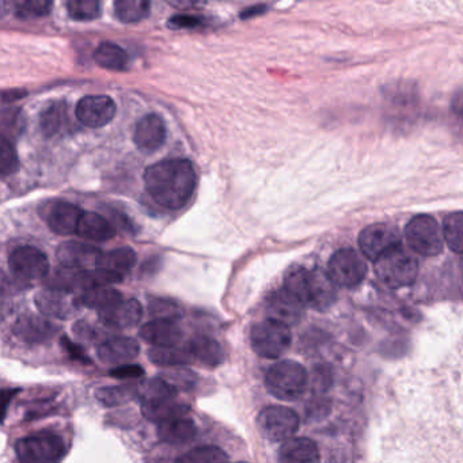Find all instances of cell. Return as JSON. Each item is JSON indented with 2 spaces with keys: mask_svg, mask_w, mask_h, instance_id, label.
Here are the masks:
<instances>
[{
  "mask_svg": "<svg viewBox=\"0 0 463 463\" xmlns=\"http://www.w3.org/2000/svg\"><path fill=\"white\" fill-rule=\"evenodd\" d=\"M197 177L194 165L186 159H169L147 167L146 189L154 202L169 210H180L191 200Z\"/></svg>",
  "mask_w": 463,
  "mask_h": 463,
  "instance_id": "obj_1",
  "label": "cell"
},
{
  "mask_svg": "<svg viewBox=\"0 0 463 463\" xmlns=\"http://www.w3.org/2000/svg\"><path fill=\"white\" fill-rule=\"evenodd\" d=\"M284 291L291 295L298 303L314 310H327L335 303V286L326 272L321 269L295 268L287 273Z\"/></svg>",
  "mask_w": 463,
  "mask_h": 463,
  "instance_id": "obj_2",
  "label": "cell"
},
{
  "mask_svg": "<svg viewBox=\"0 0 463 463\" xmlns=\"http://www.w3.org/2000/svg\"><path fill=\"white\" fill-rule=\"evenodd\" d=\"M375 273L379 280L392 289L411 286L419 273V264L414 256L395 246L392 250L382 254L375 261Z\"/></svg>",
  "mask_w": 463,
  "mask_h": 463,
  "instance_id": "obj_3",
  "label": "cell"
},
{
  "mask_svg": "<svg viewBox=\"0 0 463 463\" xmlns=\"http://www.w3.org/2000/svg\"><path fill=\"white\" fill-rule=\"evenodd\" d=\"M268 392L279 400L294 401L305 392L308 383L306 368L294 360L276 363L265 378Z\"/></svg>",
  "mask_w": 463,
  "mask_h": 463,
  "instance_id": "obj_4",
  "label": "cell"
},
{
  "mask_svg": "<svg viewBox=\"0 0 463 463\" xmlns=\"http://www.w3.org/2000/svg\"><path fill=\"white\" fill-rule=\"evenodd\" d=\"M63 439L52 432L26 436L15 443L21 463H59L66 455Z\"/></svg>",
  "mask_w": 463,
  "mask_h": 463,
  "instance_id": "obj_5",
  "label": "cell"
},
{
  "mask_svg": "<svg viewBox=\"0 0 463 463\" xmlns=\"http://www.w3.org/2000/svg\"><path fill=\"white\" fill-rule=\"evenodd\" d=\"M292 343L289 327L268 318L251 327L250 344L253 351L264 359H279Z\"/></svg>",
  "mask_w": 463,
  "mask_h": 463,
  "instance_id": "obj_6",
  "label": "cell"
},
{
  "mask_svg": "<svg viewBox=\"0 0 463 463\" xmlns=\"http://www.w3.org/2000/svg\"><path fill=\"white\" fill-rule=\"evenodd\" d=\"M405 234L409 246L421 256H438L443 250L441 229L432 216H414L406 226Z\"/></svg>",
  "mask_w": 463,
  "mask_h": 463,
  "instance_id": "obj_7",
  "label": "cell"
},
{
  "mask_svg": "<svg viewBox=\"0 0 463 463\" xmlns=\"http://www.w3.org/2000/svg\"><path fill=\"white\" fill-rule=\"evenodd\" d=\"M299 424L297 411L286 406H269L257 417L260 432L270 441L288 440L298 432Z\"/></svg>",
  "mask_w": 463,
  "mask_h": 463,
  "instance_id": "obj_8",
  "label": "cell"
},
{
  "mask_svg": "<svg viewBox=\"0 0 463 463\" xmlns=\"http://www.w3.org/2000/svg\"><path fill=\"white\" fill-rule=\"evenodd\" d=\"M367 265L354 249H341L329 261L327 276L335 286L354 288L364 280Z\"/></svg>",
  "mask_w": 463,
  "mask_h": 463,
  "instance_id": "obj_9",
  "label": "cell"
},
{
  "mask_svg": "<svg viewBox=\"0 0 463 463\" xmlns=\"http://www.w3.org/2000/svg\"><path fill=\"white\" fill-rule=\"evenodd\" d=\"M401 245L400 232L387 223H375L363 230L359 235V246L368 260L376 261L382 254Z\"/></svg>",
  "mask_w": 463,
  "mask_h": 463,
  "instance_id": "obj_10",
  "label": "cell"
},
{
  "mask_svg": "<svg viewBox=\"0 0 463 463\" xmlns=\"http://www.w3.org/2000/svg\"><path fill=\"white\" fill-rule=\"evenodd\" d=\"M10 268L15 275L28 280L45 278L50 273L48 257L33 246L15 249L9 259Z\"/></svg>",
  "mask_w": 463,
  "mask_h": 463,
  "instance_id": "obj_11",
  "label": "cell"
},
{
  "mask_svg": "<svg viewBox=\"0 0 463 463\" xmlns=\"http://www.w3.org/2000/svg\"><path fill=\"white\" fill-rule=\"evenodd\" d=\"M118 107L108 96L83 97L77 107V118L88 128H102L115 118Z\"/></svg>",
  "mask_w": 463,
  "mask_h": 463,
  "instance_id": "obj_12",
  "label": "cell"
},
{
  "mask_svg": "<svg viewBox=\"0 0 463 463\" xmlns=\"http://www.w3.org/2000/svg\"><path fill=\"white\" fill-rule=\"evenodd\" d=\"M142 305L137 299H123L112 307L99 311V321L109 329L124 330L137 326L142 319Z\"/></svg>",
  "mask_w": 463,
  "mask_h": 463,
  "instance_id": "obj_13",
  "label": "cell"
},
{
  "mask_svg": "<svg viewBox=\"0 0 463 463\" xmlns=\"http://www.w3.org/2000/svg\"><path fill=\"white\" fill-rule=\"evenodd\" d=\"M56 326L42 317L26 314L21 316L13 326L15 337L26 344H44L52 340L56 335Z\"/></svg>",
  "mask_w": 463,
  "mask_h": 463,
  "instance_id": "obj_14",
  "label": "cell"
},
{
  "mask_svg": "<svg viewBox=\"0 0 463 463\" xmlns=\"http://www.w3.org/2000/svg\"><path fill=\"white\" fill-rule=\"evenodd\" d=\"M135 145L140 151L154 153L165 145L166 126L158 115H147L137 123L134 134Z\"/></svg>",
  "mask_w": 463,
  "mask_h": 463,
  "instance_id": "obj_15",
  "label": "cell"
},
{
  "mask_svg": "<svg viewBox=\"0 0 463 463\" xmlns=\"http://www.w3.org/2000/svg\"><path fill=\"white\" fill-rule=\"evenodd\" d=\"M101 253L96 246L71 241L59 246L58 260L63 268L88 270L89 267H96L97 260Z\"/></svg>",
  "mask_w": 463,
  "mask_h": 463,
  "instance_id": "obj_16",
  "label": "cell"
},
{
  "mask_svg": "<svg viewBox=\"0 0 463 463\" xmlns=\"http://www.w3.org/2000/svg\"><path fill=\"white\" fill-rule=\"evenodd\" d=\"M140 346L137 340L129 337H115L99 345V359L104 364L124 365L137 359Z\"/></svg>",
  "mask_w": 463,
  "mask_h": 463,
  "instance_id": "obj_17",
  "label": "cell"
},
{
  "mask_svg": "<svg viewBox=\"0 0 463 463\" xmlns=\"http://www.w3.org/2000/svg\"><path fill=\"white\" fill-rule=\"evenodd\" d=\"M83 211L78 205L67 202H58L53 204L48 213L47 222L56 234L67 235L77 234L78 223Z\"/></svg>",
  "mask_w": 463,
  "mask_h": 463,
  "instance_id": "obj_18",
  "label": "cell"
},
{
  "mask_svg": "<svg viewBox=\"0 0 463 463\" xmlns=\"http://www.w3.org/2000/svg\"><path fill=\"white\" fill-rule=\"evenodd\" d=\"M268 316L273 321L291 326L297 325L303 317V306L298 303L284 289L275 292L268 300Z\"/></svg>",
  "mask_w": 463,
  "mask_h": 463,
  "instance_id": "obj_19",
  "label": "cell"
},
{
  "mask_svg": "<svg viewBox=\"0 0 463 463\" xmlns=\"http://www.w3.org/2000/svg\"><path fill=\"white\" fill-rule=\"evenodd\" d=\"M135 264H137V253L134 249L124 246V248L99 254L96 262V269L124 280V276L129 273Z\"/></svg>",
  "mask_w": 463,
  "mask_h": 463,
  "instance_id": "obj_20",
  "label": "cell"
},
{
  "mask_svg": "<svg viewBox=\"0 0 463 463\" xmlns=\"http://www.w3.org/2000/svg\"><path fill=\"white\" fill-rule=\"evenodd\" d=\"M140 337L154 346H177L183 338V330L175 321L154 319L140 329Z\"/></svg>",
  "mask_w": 463,
  "mask_h": 463,
  "instance_id": "obj_21",
  "label": "cell"
},
{
  "mask_svg": "<svg viewBox=\"0 0 463 463\" xmlns=\"http://www.w3.org/2000/svg\"><path fill=\"white\" fill-rule=\"evenodd\" d=\"M319 449L308 438H291L279 451V463H318Z\"/></svg>",
  "mask_w": 463,
  "mask_h": 463,
  "instance_id": "obj_22",
  "label": "cell"
},
{
  "mask_svg": "<svg viewBox=\"0 0 463 463\" xmlns=\"http://www.w3.org/2000/svg\"><path fill=\"white\" fill-rule=\"evenodd\" d=\"M186 351L192 362H197L204 367L216 368L224 362V352L221 344L207 335H199L189 341Z\"/></svg>",
  "mask_w": 463,
  "mask_h": 463,
  "instance_id": "obj_23",
  "label": "cell"
},
{
  "mask_svg": "<svg viewBox=\"0 0 463 463\" xmlns=\"http://www.w3.org/2000/svg\"><path fill=\"white\" fill-rule=\"evenodd\" d=\"M77 234L91 242H107L115 237L116 229L99 213H83L78 223Z\"/></svg>",
  "mask_w": 463,
  "mask_h": 463,
  "instance_id": "obj_24",
  "label": "cell"
},
{
  "mask_svg": "<svg viewBox=\"0 0 463 463\" xmlns=\"http://www.w3.org/2000/svg\"><path fill=\"white\" fill-rule=\"evenodd\" d=\"M36 305L44 316L64 319L71 316L72 308L77 303L75 300H69L67 292L47 288L37 294Z\"/></svg>",
  "mask_w": 463,
  "mask_h": 463,
  "instance_id": "obj_25",
  "label": "cell"
},
{
  "mask_svg": "<svg viewBox=\"0 0 463 463\" xmlns=\"http://www.w3.org/2000/svg\"><path fill=\"white\" fill-rule=\"evenodd\" d=\"M196 430V425L192 420L181 417V419L170 420L159 424L158 436L165 443L181 444L194 439Z\"/></svg>",
  "mask_w": 463,
  "mask_h": 463,
  "instance_id": "obj_26",
  "label": "cell"
},
{
  "mask_svg": "<svg viewBox=\"0 0 463 463\" xmlns=\"http://www.w3.org/2000/svg\"><path fill=\"white\" fill-rule=\"evenodd\" d=\"M123 295L118 289L109 287H97V288L86 289L75 299L77 306H85L89 308H96L102 311L105 308L112 307L116 303L123 300Z\"/></svg>",
  "mask_w": 463,
  "mask_h": 463,
  "instance_id": "obj_27",
  "label": "cell"
},
{
  "mask_svg": "<svg viewBox=\"0 0 463 463\" xmlns=\"http://www.w3.org/2000/svg\"><path fill=\"white\" fill-rule=\"evenodd\" d=\"M189 413V406L184 403L175 402V401H167L161 403H142V414L148 421L162 422L170 421V420L181 419Z\"/></svg>",
  "mask_w": 463,
  "mask_h": 463,
  "instance_id": "obj_28",
  "label": "cell"
},
{
  "mask_svg": "<svg viewBox=\"0 0 463 463\" xmlns=\"http://www.w3.org/2000/svg\"><path fill=\"white\" fill-rule=\"evenodd\" d=\"M94 61L102 69L121 71L126 69L129 59L128 53L123 48L113 44V43H102L94 52Z\"/></svg>",
  "mask_w": 463,
  "mask_h": 463,
  "instance_id": "obj_29",
  "label": "cell"
},
{
  "mask_svg": "<svg viewBox=\"0 0 463 463\" xmlns=\"http://www.w3.org/2000/svg\"><path fill=\"white\" fill-rule=\"evenodd\" d=\"M177 389L167 383L164 378H154L142 384L140 398L142 403H161L167 401H175Z\"/></svg>",
  "mask_w": 463,
  "mask_h": 463,
  "instance_id": "obj_30",
  "label": "cell"
},
{
  "mask_svg": "<svg viewBox=\"0 0 463 463\" xmlns=\"http://www.w3.org/2000/svg\"><path fill=\"white\" fill-rule=\"evenodd\" d=\"M148 359L164 367H181L192 362L188 351L178 346H154L148 351Z\"/></svg>",
  "mask_w": 463,
  "mask_h": 463,
  "instance_id": "obj_31",
  "label": "cell"
},
{
  "mask_svg": "<svg viewBox=\"0 0 463 463\" xmlns=\"http://www.w3.org/2000/svg\"><path fill=\"white\" fill-rule=\"evenodd\" d=\"M151 5L146 0H120L115 5L116 17L124 24H137L150 14Z\"/></svg>",
  "mask_w": 463,
  "mask_h": 463,
  "instance_id": "obj_32",
  "label": "cell"
},
{
  "mask_svg": "<svg viewBox=\"0 0 463 463\" xmlns=\"http://www.w3.org/2000/svg\"><path fill=\"white\" fill-rule=\"evenodd\" d=\"M137 387L134 384H118V386L102 387L96 392L97 400L102 403V405L118 406L124 405L128 402L129 400L137 395Z\"/></svg>",
  "mask_w": 463,
  "mask_h": 463,
  "instance_id": "obj_33",
  "label": "cell"
},
{
  "mask_svg": "<svg viewBox=\"0 0 463 463\" xmlns=\"http://www.w3.org/2000/svg\"><path fill=\"white\" fill-rule=\"evenodd\" d=\"M177 463H229V457L219 447L202 446L181 455Z\"/></svg>",
  "mask_w": 463,
  "mask_h": 463,
  "instance_id": "obj_34",
  "label": "cell"
},
{
  "mask_svg": "<svg viewBox=\"0 0 463 463\" xmlns=\"http://www.w3.org/2000/svg\"><path fill=\"white\" fill-rule=\"evenodd\" d=\"M462 229L463 218L460 211L447 216L441 235H443V241H446L447 246L457 254H460L462 251Z\"/></svg>",
  "mask_w": 463,
  "mask_h": 463,
  "instance_id": "obj_35",
  "label": "cell"
},
{
  "mask_svg": "<svg viewBox=\"0 0 463 463\" xmlns=\"http://www.w3.org/2000/svg\"><path fill=\"white\" fill-rule=\"evenodd\" d=\"M66 120V108L61 102L53 104L52 107L44 109L42 115V128L48 137H53L61 129Z\"/></svg>",
  "mask_w": 463,
  "mask_h": 463,
  "instance_id": "obj_36",
  "label": "cell"
},
{
  "mask_svg": "<svg viewBox=\"0 0 463 463\" xmlns=\"http://www.w3.org/2000/svg\"><path fill=\"white\" fill-rule=\"evenodd\" d=\"M18 169H20V159L15 153V148L6 137L0 135V175L9 177Z\"/></svg>",
  "mask_w": 463,
  "mask_h": 463,
  "instance_id": "obj_37",
  "label": "cell"
},
{
  "mask_svg": "<svg viewBox=\"0 0 463 463\" xmlns=\"http://www.w3.org/2000/svg\"><path fill=\"white\" fill-rule=\"evenodd\" d=\"M71 18L77 21H93L101 15V5L97 0H71L67 4Z\"/></svg>",
  "mask_w": 463,
  "mask_h": 463,
  "instance_id": "obj_38",
  "label": "cell"
},
{
  "mask_svg": "<svg viewBox=\"0 0 463 463\" xmlns=\"http://www.w3.org/2000/svg\"><path fill=\"white\" fill-rule=\"evenodd\" d=\"M52 4L51 2H43V0H32V2H23L17 5V15L20 18H39L50 14Z\"/></svg>",
  "mask_w": 463,
  "mask_h": 463,
  "instance_id": "obj_39",
  "label": "cell"
},
{
  "mask_svg": "<svg viewBox=\"0 0 463 463\" xmlns=\"http://www.w3.org/2000/svg\"><path fill=\"white\" fill-rule=\"evenodd\" d=\"M151 316L156 319L164 321H175L180 317L181 311L175 303L169 300L156 299L150 303Z\"/></svg>",
  "mask_w": 463,
  "mask_h": 463,
  "instance_id": "obj_40",
  "label": "cell"
},
{
  "mask_svg": "<svg viewBox=\"0 0 463 463\" xmlns=\"http://www.w3.org/2000/svg\"><path fill=\"white\" fill-rule=\"evenodd\" d=\"M143 373H145V370L137 364L118 365V367L109 371V375L118 379L140 378Z\"/></svg>",
  "mask_w": 463,
  "mask_h": 463,
  "instance_id": "obj_41",
  "label": "cell"
},
{
  "mask_svg": "<svg viewBox=\"0 0 463 463\" xmlns=\"http://www.w3.org/2000/svg\"><path fill=\"white\" fill-rule=\"evenodd\" d=\"M202 18L196 17V15L180 14L175 15L170 18L169 25L175 29H192L197 28L202 25Z\"/></svg>",
  "mask_w": 463,
  "mask_h": 463,
  "instance_id": "obj_42",
  "label": "cell"
},
{
  "mask_svg": "<svg viewBox=\"0 0 463 463\" xmlns=\"http://www.w3.org/2000/svg\"><path fill=\"white\" fill-rule=\"evenodd\" d=\"M61 345L64 346L67 354H69L70 357H72V359L77 360V362L80 363H85V364H90V357L86 354V352L83 351L82 346L72 343V341L67 337L61 338Z\"/></svg>",
  "mask_w": 463,
  "mask_h": 463,
  "instance_id": "obj_43",
  "label": "cell"
},
{
  "mask_svg": "<svg viewBox=\"0 0 463 463\" xmlns=\"http://www.w3.org/2000/svg\"><path fill=\"white\" fill-rule=\"evenodd\" d=\"M20 392V390L4 389L0 390V422H4L6 419L7 409L10 403L14 400L15 395Z\"/></svg>",
  "mask_w": 463,
  "mask_h": 463,
  "instance_id": "obj_44",
  "label": "cell"
},
{
  "mask_svg": "<svg viewBox=\"0 0 463 463\" xmlns=\"http://www.w3.org/2000/svg\"><path fill=\"white\" fill-rule=\"evenodd\" d=\"M264 12H265L264 6L250 7V9L243 10L242 14H241V18H243V20H245V18L256 17V15L262 14V13H264Z\"/></svg>",
  "mask_w": 463,
  "mask_h": 463,
  "instance_id": "obj_45",
  "label": "cell"
},
{
  "mask_svg": "<svg viewBox=\"0 0 463 463\" xmlns=\"http://www.w3.org/2000/svg\"><path fill=\"white\" fill-rule=\"evenodd\" d=\"M4 15V7H2V5H0V17Z\"/></svg>",
  "mask_w": 463,
  "mask_h": 463,
  "instance_id": "obj_46",
  "label": "cell"
}]
</instances>
